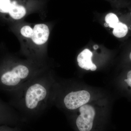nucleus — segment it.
<instances>
[{
	"label": "nucleus",
	"mask_w": 131,
	"mask_h": 131,
	"mask_svg": "<svg viewBox=\"0 0 131 131\" xmlns=\"http://www.w3.org/2000/svg\"><path fill=\"white\" fill-rule=\"evenodd\" d=\"M49 35V28L47 25L43 24H37L33 29L31 38L36 44L42 45L47 42Z\"/></svg>",
	"instance_id": "obj_6"
},
{
	"label": "nucleus",
	"mask_w": 131,
	"mask_h": 131,
	"mask_svg": "<svg viewBox=\"0 0 131 131\" xmlns=\"http://www.w3.org/2000/svg\"><path fill=\"white\" fill-rule=\"evenodd\" d=\"M18 112L9 104L0 99V124H7L18 116Z\"/></svg>",
	"instance_id": "obj_5"
},
{
	"label": "nucleus",
	"mask_w": 131,
	"mask_h": 131,
	"mask_svg": "<svg viewBox=\"0 0 131 131\" xmlns=\"http://www.w3.org/2000/svg\"><path fill=\"white\" fill-rule=\"evenodd\" d=\"M129 57H130V60L131 61V52H130V56H129Z\"/></svg>",
	"instance_id": "obj_16"
},
{
	"label": "nucleus",
	"mask_w": 131,
	"mask_h": 131,
	"mask_svg": "<svg viewBox=\"0 0 131 131\" xmlns=\"http://www.w3.org/2000/svg\"><path fill=\"white\" fill-rule=\"evenodd\" d=\"M80 114L76 120L79 131H91L94 126L95 115L94 108L91 105L85 104L80 107Z\"/></svg>",
	"instance_id": "obj_3"
},
{
	"label": "nucleus",
	"mask_w": 131,
	"mask_h": 131,
	"mask_svg": "<svg viewBox=\"0 0 131 131\" xmlns=\"http://www.w3.org/2000/svg\"><path fill=\"white\" fill-rule=\"evenodd\" d=\"M21 35L26 38L32 37L33 33V29L29 26L23 27L20 30Z\"/></svg>",
	"instance_id": "obj_12"
},
{
	"label": "nucleus",
	"mask_w": 131,
	"mask_h": 131,
	"mask_svg": "<svg viewBox=\"0 0 131 131\" xmlns=\"http://www.w3.org/2000/svg\"><path fill=\"white\" fill-rule=\"evenodd\" d=\"M124 82L131 90V70L127 73L126 78L124 80Z\"/></svg>",
	"instance_id": "obj_13"
},
{
	"label": "nucleus",
	"mask_w": 131,
	"mask_h": 131,
	"mask_svg": "<svg viewBox=\"0 0 131 131\" xmlns=\"http://www.w3.org/2000/svg\"><path fill=\"white\" fill-rule=\"evenodd\" d=\"M106 22L111 28H114L119 23V19L116 15L112 13L108 14L106 15L105 18Z\"/></svg>",
	"instance_id": "obj_10"
},
{
	"label": "nucleus",
	"mask_w": 131,
	"mask_h": 131,
	"mask_svg": "<svg viewBox=\"0 0 131 131\" xmlns=\"http://www.w3.org/2000/svg\"><path fill=\"white\" fill-rule=\"evenodd\" d=\"M35 76L28 66L19 63L0 73V90L9 95Z\"/></svg>",
	"instance_id": "obj_2"
},
{
	"label": "nucleus",
	"mask_w": 131,
	"mask_h": 131,
	"mask_svg": "<svg viewBox=\"0 0 131 131\" xmlns=\"http://www.w3.org/2000/svg\"><path fill=\"white\" fill-rule=\"evenodd\" d=\"M10 16L15 19H19L23 18L26 13L24 7L18 5L15 1L12 2L11 7L9 11Z\"/></svg>",
	"instance_id": "obj_8"
},
{
	"label": "nucleus",
	"mask_w": 131,
	"mask_h": 131,
	"mask_svg": "<svg viewBox=\"0 0 131 131\" xmlns=\"http://www.w3.org/2000/svg\"><path fill=\"white\" fill-rule=\"evenodd\" d=\"M12 5L10 0H0V12L8 13Z\"/></svg>",
	"instance_id": "obj_11"
},
{
	"label": "nucleus",
	"mask_w": 131,
	"mask_h": 131,
	"mask_svg": "<svg viewBox=\"0 0 131 131\" xmlns=\"http://www.w3.org/2000/svg\"><path fill=\"white\" fill-rule=\"evenodd\" d=\"M127 26L121 22H119L113 30V34L117 38H121L126 35L128 32Z\"/></svg>",
	"instance_id": "obj_9"
},
{
	"label": "nucleus",
	"mask_w": 131,
	"mask_h": 131,
	"mask_svg": "<svg viewBox=\"0 0 131 131\" xmlns=\"http://www.w3.org/2000/svg\"><path fill=\"white\" fill-rule=\"evenodd\" d=\"M0 131H14L12 129L5 126L0 127Z\"/></svg>",
	"instance_id": "obj_14"
},
{
	"label": "nucleus",
	"mask_w": 131,
	"mask_h": 131,
	"mask_svg": "<svg viewBox=\"0 0 131 131\" xmlns=\"http://www.w3.org/2000/svg\"><path fill=\"white\" fill-rule=\"evenodd\" d=\"M90 99V95L86 90L71 91L64 97L63 103L68 110H74L86 104Z\"/></svg>",
	"instance_id": "obj_4"
},
{
	"label": "nucleus",
	"mask_w": 131,
	"mask_h": 131,
	"mask_svg": "<svg viewBox=\"0 0 131 131\" xmlns=\"http://www.w3.org/2000/svg\"><path fill=\"white\" fill-rule=\"evenodd\" d=\"M94 49H95V50H96L98 48V46L96 45H95L94 46Z\"/></svg>",
	"instance_id": "obj_15"
},
{
	"label": "nucleus",
	"mask_w": 131,
	"mask_h": 131,
	"mask_svg": "<svg viewBox=\"0 0 131 131\" xmlns=\"http://www.w3.org/2000/svg\"><path fill=\"white\" fill-rule=\"evenodd\" d=\"M93 53L88 49H85L78 56L77 60L80 68L86 70H96L97 68L92 62Z\"/></svg>",
	"instance_id": "obj_7"
},
{
	"label": "nucleus",
	"mask_w": 131,
	"mask_h": 131,
	"mask_svg": "<svg viewBox=\"0 0 131 131\" xmlns=\"http://www.w3.org/2000/svg\"><path fill=\"white\" fill-rule=\"evenodd\" d=\"M56 85L50 75L35 76L9 94V104L25 115L40 114L54 102Z\"/></svg>",
	"instance_id": "obj_1"
}]
</instances>
